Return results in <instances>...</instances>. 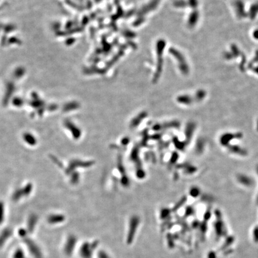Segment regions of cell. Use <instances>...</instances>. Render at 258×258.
<instances>
[{
    "label": "cell",
    "instance_id": "cell-1",
    "mask_svg": "<svg viewBox=\"0 0 258 258\" xmlns=\"http://www.w3.org/2000/svg\"><path fill=\"white\" fill-rule=\"evenodd\" d=\"M140 224V219L137 216H134L130 219L129 222V230L127 235V242L130 244L133 242L137 232V228Z\"/></svg>",
    "mask_w": 258,
    "mask_h": 258
},
{
    "label": "cell",
    "instance_id": "cell-2",
    "mask_svg": "<svg viewBox=\"0 0 258 258\" xmlns=\"http://www.w3.org/2000/svg\"><path fill=\"white\" fill-rule=\"evenodd\" d=\"M97 243L95 242L94 243L90 244L89 242L84 243L80 248V255L82 258H91L93 251L96 247Z\"/></svg>",
    "mask_w": 258,
    "mask_h": 258
},
{
    "label": "cell",
    "instance_id": "cell-3",
    "mask_svg": "<svg viewBox=\"0 0 258 258\" xmlns=\"http://www.w3.org/2000/svg\"><path fill=\"white\" fill-rule=\"evenodd\" d=\"M76 238L74 236H70L68 238V241L66 243V246H65V250H66V253L68 255L71 254V253H73V250H74L75 246V244H76Z\"/></svg>",
    "mask_w": 258,
    "mask_h": 258
},
{
    "label": "cell",
    "instance_id": "cell-4",
    "mask_svg": "<svg viewBox=\"0 0 258 258\" xmlns=\"http://www.w3.org/2000/svg\"><path fill=\"white\" fill-rule=\"evenodd\" d=\"M98 258H110L109 255L104 251H100L98 253Z\"/></svg>",
    "mask_w": 258,
    "mask_h": 258
}]
</instances>
